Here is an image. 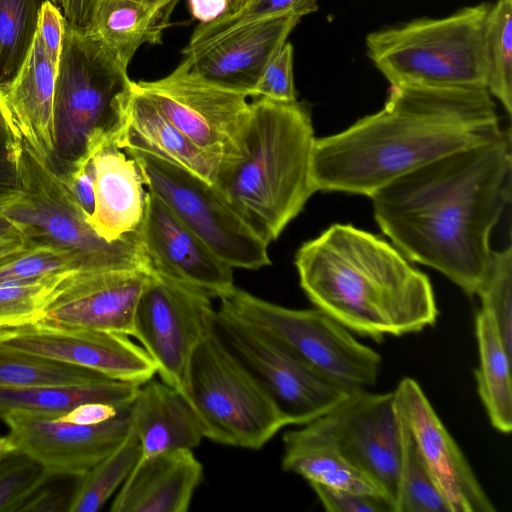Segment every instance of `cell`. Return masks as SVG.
I'll list each match as a JSON object with an SVG mask.
<instances>
[{
  "instance_id": "4fadbf2b",
  "label": "cell",
  "mask_w": 512,
  "mask_h": 512,
  "mask_svg": "<svg viewBox=\"0 0 512 512\" xmlns=\"http://www.w3.org/2000/svg\"><path fill=\"white\" fill-rule=\"evenodd\" d=\"M216 327L271 397L287 425L311 422L355 391L313 371L258 330L219 307Z\"/></svg>"
},
{
  "instance_id": "f35d334b",
  "label": "cell",
  "mask_w": 512,
  "mask_h": 512,
  "mask_svg": "<svg viewBox=\"0 0 512 512\" xmlns=\"http://www.w3.org/2000/svg\"><path fill=\"white\" fill-rule=\"evenodd\" d=\"M59 278L0 284V326L36 319L47 292Z\"/></svg>"
},
{
  "instance_id": "83f0119b",
  "label": "cell",
  "mask_w": 512,
  "mask_h": 512,
  "mask_svg": "<svg viewBox=\"0 0 512 512\" xmlns=\"http://www.w3.org/2000/svg\"><path fill=\"white\" fill-rule=\"evenodd\" d=\"M139 385L106 378L84 384L0 387V419L10 411L65 414L91 402L129 406Z\"/></svg>"
},
{
  "instance_id": "8d00e7d4",
  "label": "cell",
  "mask_w": 512,
  "mask_h": 512,
  "mask_svg": "<svg viewBox=\"0 0 512 512\" xmlns=\"http://www.w3.org/2000/svg\"><path fill=\"white\" fill-rule=\"evenodd\" d=\"M51 478L39 462L14 450L0 462V512L21 511Z\"/></svg>"
},
{
  "instance_id": "11a10c76",
  "label": "cell",
  "mask_w": 512,
  "mask_h": 512,
  "mask_svg": "<svg viewBox=\"0 0 512 512\" xmlns=\"http://www.w3.org/2000/svg\"><path fill=\"white\" fill-rule=\"evenodd\" d=\"M52 2L56 3L58 5L59 0H51ZM59 6V5H58Z\"/></svg>"
},
{
  "instance_id": "c3c4849f",
  "label": "cell",
  "mask_w": 512,
  "mask_h": 512,
  "mask_svg": "<svg viewBox=\"0 0 512 512\" xmlns=\"http://www.w3.org/2000/svg\"><path fill=\"white\" fill-rule=\"evenodd\" d=\"M229 0H189L190 11L200 23L211 22L226 13Z\"/></svg>"
},
{
  "instance_id": "5b68a950",
  "label": "cell",
  "mask_w": 512,
  "mask_h": 512,
  "mask_svg": "<svg viewBox=\"0 0 512 512\" xmlns=\"http://www.w3.org/2000/svg\"><path fill=\"white\" fill-rule=\"evenodd\" d=\"M127 68L85 28L65 21L54 91V145L46 164L62 181L99 148L118 142L133 93Z\"/></svg>"
},
{
  "instance_id": "d4e9b609",
  "label": "cell",
  "mask_w": 512,
  "mask_h": 512,
  "mask_svg": "<svg viewBox=\"0 0 512 512\" xmlns=\"http://www.w3.org/2000/svg\"><path fill=\"white\" fill-rule=\"evenodd\" d=\"M117 145L154 154L211 185L217 182L221 162L198 148L134 84L128 119Z\"/></svg>"
},
{
  "instance_id": "7dc6e473",
  "label": "cell",
  "mask_w": 512,
  "mask_h": 512,
  "mask_svg": "<svg viewBox=\"0 0 512 512\" xmlns=\"http://www.w3.org/2000/svg\"><path fill=\"white\" fill-rule=\"evenodd\" d=\"M44 485L31 496L21 511H55L63 509L64 498L61 496V493L53 489H46Z\"/></svg>"
},
{
  "instance_id": "4316f807",
  "label": "cell",
  "mask_w": 512,
  "mask_h": 512,
  "mask_svg": "<svg viewBox=\"0 0 512 512\" xmlns=\"http://www.w3.org/2000/svg\"><path fill=\"white\" fill-rule=\"evenodd\" d=\"M170 15L134 0H94L85 29L128 67L140 46L161 42Z\"/></svg>"
},
{
  "instance_id": "7402d4cb",
  "label": "cell",
  "mask_w": 512,
  "mask_h": 512,
  "mask_svg": "<svg viewBox=\"0 0 512 512\" xmlns=\"http://www.w3.org/2000/svg\"><path fill=\"white\" fill-rule=\"evenodd\" d=\"M88 163L95 201L88 224L108 242L138 232L148 191L136 161L116 142H110L99 148Z\"/></svg>"
},
{
  "instance_id": "f6af8a7d",
  "label": "cell",
  "mask_w": 512,
  "mask_h": 512,
  "mask_svg": "<svg viewBox=\"0 0 512 512\" xmlns=\"http://www.w3.org/2000/svg\"><path fill=\"white\" fill-rule=\"evenodd\" d=\"M125 407H117L111 404L91 402L82 404L73 410L59 415L65 422L82 425L99 424L117 416Z\"/></svg>"
},
{
  "instance_id": "ffe728a7",
  "label": "cell",
  "mask_w": 512,
  "mask_h": 512,
  "mask_svg": "<svg viewBox=\"0 0 512 512\" xmlns=\"http://www.w3.org/2000/svg\"><path fill=\"white\" fill-rule=\"evenodd\" d=\"M301 18L286 14L246 25L199 53L185 57L208 81L252 96L264 69L287 42Z\"/></svg>"
},
{
  "instance_id": "74e56055",
  "label": "cell",
  "mask_w": 512,
  "mask_h": 512,
  "mask_svg": "<svg viewBox=\"0 0 512 512\" xmlns=\"http://www.w3.org/2000/svg\"><path fill=\"white\" fill-rule=\"evenodd\" d=\"M76 271L70 257L60 251L36 247L0 267V284L40 282Z\"/></svg>"
},
{
  "instance_id": "7bdbcfd3",
  "label": "cell",
  "mask_w": 512,
  "mask_h": 512,
  "mask_svg": "<svg viewBox=\"0 0 512 512\" xmlns=\"http://www.w3.org/2000/svg\"><path fill=\"white\" fill-rule=\"evenodd\" d=\"M65 30V18L61 8L51 0L42 3L37 32L51 56L59 60Z\"/></svg>"
},
{
  "instance_id": "5bb4252c",
  "label": "cell",
  "mask_w": 512,
  "mask_h": 512,
  "mask_svg": "<svg viewBox=\"0 0 512 512\" xmlns=\"http://www.w3.org/2000/svg\"><path fill=\"white\" fill-rule=\"evenodd\" d=\"M130 337L41 319L0 326V346L141 385L157 374L156 366L143 347Z\"/></svg>"
},
{
  "instance_id": "db71d44e",
  "label": "cell",
  "mask_w": 512,
  "mask_h": 512,
  "mask_svg": "<svg viewBox=\"0 0 512 512\" xmlns=\"http://www.w3.org/2000/svg\"><path fill=\"white\" fill-rule=\"evenodd\" d=\"M253 1H255V0H229L228 9H227L226 13H224L223 15L237 13V12L241 11L242 9H244L245 7H247Z\"/></svg>"
},
{
  "instance_id": "44dd1931",
  "label": "cell",
  "mask_w": 512,
  "mask_h": 512,
  "mask_svg": "<svg viewBox=\"0 0 512 512\" xmlns=\"http://www.w3.org/2000/svg\"><path fill=\"white\" fill-rule=\"evenodd\" d=\"M58 63L36 31L19 71L10 82L0 85V107L5 116L45 164L54 145L53 107Z\"/></svg>"
},
{
  "instance_id": "4dcf8cb0",
  "label": "cell",
  "mask_w": 512,
  "mask_h": 512,
  "mask_svg": "<svg viewBox=\"0 0 512 512\" xmlns=\"http://www.w3.org/2000/svg\"><path fill=\"white\" fill-rule=\"evenodd\" d=\"M106 378L87 368L0 346V387L84 384Z\"/></svg>"
},
{
  "instance_id": "b9f144b4",
  "label": "cell",
  "mask_w": 512,
  "mask_h": 512,
  "mask_svg": "<svg viewBox=\"0 0 512 512\" xmlns=\"http://www.w3.org/2000/svg\"><path fill=\"white\" fill-rule=\"evenodd\" d=\"M324 509L328 512H395L386 497L357 493L310 483Z\"/></svg>"
},
{
  "instance_id": "d6a6232c",
  "label": "cell",
  "mask_w": 512,
  "mask_h": 512,
  "mask_svg": "<svg viewBox=\"0 0 512 512\" xmlns=\"http://www.w3.org/2000/svg\"><path fill=\"white\" fill-rule=\"evenodd\" d=\"M486 89L512 114V0L490 5L484 25Z\"/></svg>"
},
{
  "instance_id": "681fc988",
  "label": "cell",
  "mask_w": 512,
  "mask_h": 512,
  "mask_svg": "<svg viewBox=\"0 0 512 512\" xmlns=\"http://www.w3.org/2000/svg\"><path fill=\"white\" fill-rule=\"evenodd\" d=\"M32 248L23 238H11L0 240V267L18 258Z\"/></svg>"
},
{
  "instance_id": "9c48e42d",
  "label": "cell",
  "mask_w": 512,
  "mask_h": 512,
  "mask_svg": "<svg viewBox=\"0 0 512 512\" xmlns=\"http://www.w3.org/2000/svg\"><path fill=\"white\" fill-rule=\"evenodd\" d=\"M187 400L204 438L222 445L258 450L287 426L271 397L217 327L194 353Z\"/></svg>"
},
{
  "instance_id": "ab89813d",
  "label": "cell",
  "mask_w": 512,
  "mask_h": 512,
  "mask_svg": "<svg viewBox=\"0 0 512 512\" xmlns=\"http://www.w3.org/2000/svg\"><path fill=\"white\" fill-rule=\"evenodd\" d=\"M22 140L0 107V206L22 193L20 160Z\"/></svg>"
},
{
  "instance_id": "7c38bea8",
  "label": "cell",
  "mask_w": 512,
  "mask_h": 512,
  "mask_svg": "<svg viewBox=\"0 0 512 512\" xmlns=\"http://www.w3.org/2000/svg\"><path fill=\"white\" fill-rule=\"evenodd\" d=\"M133 84L198 148L219 160L221 166L243 156L250 115L246 95L208 81L186 57L165 77Z\"/></svg>"
},
{
  "instance_id": "8992f818",
  "label": "cell",
  "mask_w": 512,
  "mask_h": 512,
  "mask_svg": "<svg viewBox=\"0 0 512 512\" xmlns=\"http://www.w3.org/2000/svg\"><path fill=\"white\" fill-rule=\"evenodd\" d=\"M490 5L372 32L367 55L391 85L486 89L484 25Z\"/></svg>"
},
{
  "instance_id": "ee69618b",
  "label": "cell",
  "mask_w": 512,
  "mask_h": 512,
  "mask_svg": "<svg viewBox=\"0 0 512 512\" xmlns=\"http://www.w3.org/2000/svg\"><path fill=\"white\" fill-rule=\"evenodd\" d=\"M63 183L88 220L95 207L93 178L89 163L77 169Z\"/></svg>"
},
{
  "instance_id": "603a6c76",
  "label": "cell",
  "mask_w": 512,
  "mask_h": 512,
  "mask_svg": "<svg viewBox=\"0 0 512 512\" xmlns=\"http://www.w3.org/2000/svg\"><path fill=\"white\" fill-rule=\"evenodd\" d=\"M203 477L192 449L141 456L119 491L112 512H186Z\"/></svg>"
},
{
  "instance_id": "e0dca14e",
  "label": "cell",
  "mask_w": 512,
  "mask_h": 512,
  "mask_svg": "<svg viewBox=\"0 0 512 512\" xmlns=\"http://www.w3.org/2000/svg\"><path fill=\"white\" fill-rule=\"evenodd\" d=\"M151 270L71 271L47 292L36 319L132 336L136 305Z\"/></svg>"
},
{
  "instance_id": "8fae6325",
  "label": "cell",
  "mask_w": 512,
  "mask_h": 512,
  "mask_svg": "<svg viewBox=\"0 0 512 512\" xmlns=\"http://www.w3.org/2000/svg\"><path fill=\"white\" fill-rule=\"evenodd\" d=\"M205 291L151 270L132 328L160 379L187 398L194 353L216 328V309Z\"/></svg>"
},
{
  "instance_id": "60d3db41",
  "label": "cell",
  "mask_w": 512,
  "mask_h": 512,
  "mask_svg": "<svg viewBox=\"0 0 512 512\" xmlns=\"http://www.w3.org/2000/svg\"><path fill=\"white\" fill-rule=\"evenodd\" d=\"M252 96L283 103L297 101L293 75V46L290 42H286L266 66Z\"/></svg>"
},
{
  "instance_id": "9a60e30c",
  "label": "cell",
  "mask_w": 512,
  "mask_h": 512,
  "mask_svg": "<svg viewBox=\"0 0 512 512\" xmlns=\"http://www.w3.org/2000/svg\"><path fill=\"white\" fill-rule=\"evenodd\" d=\"M313 421L350 462L378 484L394 505L401 453L394 391L355 390Z\"/></svg>"
},
{
  "instance_id": "e575fe53",
  "label": "cell",
  "mask_w": 512,
  "mask_h": 512,
  "mask_svg": "<svg viewBox=\"0 0 512 512\" xmlns=\"http://www.w3.org/2000/svg\"><path fill=\"white\" fill-rule=\"evenodd\" d=\"M317 1L255 0L237 13L221 15L211 22L197 25L182 53L184 56L195 55L228 33L255 22L286 14L303 17L317 10Z\"/></svg>"
},
{
  "instance_id": "bcb514c9",
  "label": "cell",
  "mask_w": 512,
  "mask_h": 512,
  "mask_svg": "<svg viewBox=\"0 0 512 512\" xmlns=\"http://www.w3.org/2000/svg\"><path fill=\"white\" fill-rule=\"evenodd\" d=\"M94 0H59L65 21L75 27L85 28L89 22Z\"/></svg>"
},
{
  "instance_id": "1f68e13d",
  "label": "cell",
  "mask_w": 512,
  "mask_h": 512,
  "mask_svg": "<svg viewBox=\"0 0 512 512\" xmlns=\"http://www.w3.org/2000/svg\"><path fill=\"white\" fill-rule=\"evenodd\" d=\"M399 418L401 453L395 512H450L400 413Z\"/></svg>"
},
{
  "instance_id": "3957f363",
  "label": "cell",
  "mask_w": 512,
  "mask_h": 512,
  "mask_svg": "<svg viewBox=\"0 0 512 512\" xmlns=\"http://www.w3.org/2000/svg\"><path fill=\"white\" fill-rule=\"evenodd\" d=\"M294 263L316 308L374 341L418 333L437 320L427 275L396 247L351 224H333L303 243Z\"/></svg>"
},
{
  "instance_id": "f5cc1de1",
  "label": "cell",
  "mask_w": 512,
  "mask_h": 512,
  "mask_svg": "<svg viewBox=\"0 0 512 512\" xmlns=\"http://www.w3.org/2000/svg\"><path fill=\"white\" fill-rule=\"evenodd\" d=\"M14 450L16 447L9 435L0 436V462Z\"/></svg>"
},
{
  "instance_id": "484cf974",
  "label": "cell",
  "mask_w": 512,
  "mask_h": 512,
  "mask_svg": "<svg viewBox=\"0 0 512 512\" xmlns=\"http://www.w3.org/2000/svg\"><path fill=\"white\" fill-rule=\"evenodd\" d=\"M282 468L308 483L389 499L378 484L350 462L314 422L283 435ZM390 500V499H389Z\"/></svg>"
},
{
  "instance_id": "6da1fadb",
  "label": "cell",
  "mask_w": 512,
  "mask_h": 512,
  "mask_svg": "<svg viewBox=\"0 0 512 512\" xmlns=\"http://www.w3.org/2000/svg\"><path fill=\"white\" fill-rule=\"evenodd\" d=\"M511 130L382 186L370 198L381 231L409 260L437 270L469 296L490 268V235L512 196Z\"/></svg>"
},
{
  "instance_id": "816d5d0a",
  "label": "cell",
  "mask_w": 512,
  "mask_h": 512,
  "mask_svg": "<svg viewBox=\"0 0 512 512\" xmlns=\"http://www.w3.org/2000/svg\"><path fill=\"white\" fill-rule=\"evenodd\" d=\"M148 7L172 13L178 0H134Z\"/></svg>"
},
{
  "instance_id": "cb8c5ba5",
  "label": "cell",
  "mask_w": 512,
  "mask_h": 512,
  "mask_svg": "<svg viewBox=\"0 0 512 512\" xmlns=\"http://www.w3.org/2000/svg\"><path fill=\"white\" fill-rule=\"evenodd\" d=\"M130 427L143 456L177 449H194L204 438L198 417L187 398L160 380L139 385L130 404Z\"/></svg>"
},
{
  "instance_id": "30bf717a",
  "label": "cell",
  "mask_w": 512,
  "mask_h": 512,
  "mask_svg": "<svg viewBox=\"0 0 512 512\" xmlns=\"http://www.w3.org/2000/svg\"><path fill=\"white\" fill-rule=\"evenodd\" d=\"M138 164L148 191L232 268L271 264L269 243L214 186L154 154L123 149Z\"/></svg>"
},
{
  "instance_id": "277c9868",
  "label": "cell",
  "mask_w": 512,
  "mask_h": 512,
  "mask_svg": "<svg viewBox=\"0 0 512 512\" xmlns=\"http://www.w3.org/2000/svg\"><path fill=\"white\" fill-rule=\"evenodd\" d=\"M308 107L258 98L250 103L243 156L220 168L214 185L269 244L316 192Z\"/></svg>"
},
{
  "instance_id": "f546056e",
  "label": "cell",
  "mask_w": 512,
  "mask_h": 512,
  "mask_svg": "<svg viewBox=\"0 0 512 512\" xmlns=\"http://www.w3.org/2000/svg\"><path fill=\"white\" fill-rule=\"evenodd\" d=\"M141 456L140 441L130 427L126 437L113 451L79 477L80 481L69 498L67 511L100 510L121 487Z\"/></svg>"
},
{
  "instance_id": "52a82bcc",
  "label": "cell",
  "mask_w": 512,
  "mask_h": 512,
  "mask_svg": "<svg viewBox=\"0 0 512 512\" xmlns=\"http://www.w3.org/2000/svg\"><path fill=\"white\" fill-rule=\"evenodd\" d=\"M20 172L22 193L4 205L2 212L29 246L68 255L76 271L151 270L138 232L114 242L101 238L88 224L63 181L23 140Z\"/></svg>"
},
{
  "instance_id": "f1b7e54d",
  "label": "cell",
  "mask_w": 512,
  "mask_h": 512,
  "mask_svg": "<svg viewBox=\"0 0 512 512\" xmlns=\"http://www.w3.org/2000/svg\"><path fill=\"white\" fill-rule=\"evenodd\" d=\"M479 365L477 391L491 425L500 433L512 430L511 353L506 349L491 312L481 307L475 318Z\"/></svg>"
},
{
  "instance_id": "d590c367",
  "label": "cell",
  "mask_w": 512,
  "mask_h": 512,
  "mask_svg": "<svg viewBox=\"0 0 512 512\" xmlns=\"http://www.w3.org/2000/svg\"><path fill=\"white\" fill-rule=\"evenodd\" d=\"M477 296L494 317L506 349L512 352V247L493 251L489 271Z\"/></svg>"
},
{
  "instance_id": "f907efd6",
  "label": "cell",
  "mask_w": 512,
  "mask_h": 512,
  "mask_svg": "<svg viewBox=\"0 0 512 512\" xmlns=\"http://www.w3.org/2000/svg\"><path fill=\"white\" fill-rule=\"evenodd\" d=\"M22 238V235L16 225L9 220L2 212L0 206V240L11 238Z\"/></svg>"
},
{
  "instance_id": "ac0fdd59",
  "label": "cell",
  "mask_w": 512,
  "mask_h": 512,
  "mask_svg": "<svg viewBox=\"0 0 512 512\" xmlns=\"http://www.w3.org/2000/svg\"><path fill=\"white\" fill-rule=\"evenodd\" d=\"M394 393L397 409L450 512H494L496 508L419 383L405 377Z\"/></svg>"
},
{
  "instance_id": "d6986e66",
  "label": "cell",
  "mask_w": 512,
  "mask_h": 512,
  "mask_svg": "<svg viewBox=\"0 0 512 512\" xmlns=\"http://www.w3.org/2000/svg\"><path fill=\"white\" fill-rule=\"evenodd\" d=\"M138 234L152 270L199 288L212 298L234 286L233 268L150 191Z\"/></svg>"
},
{
  "instance_id": "836d02e7",
  "label": "cell",
  "mask_w": 512,
  "mask_h": 512,
  "mask_svg": "<svg viewBox=\"0 0 512 512\" xmlns=\"http://www.w3.org/2000/svg\"><path fill=\"white\" fill-rule=\"evenodd\" d=\"M45 0H0V85L10 82L34 40Z\"/></svg>"
},
{
  "instance_id": "7a4b0ae2",
  "label": "cell",
  "mask_w": 512,
  "mask_h": 512,
  "mask_svg": "<svg viewBox=\"0 0 512 512\" xmlns=\"http://www.w3.org/2000/svg\"><path fill=\"white\" fill-rule=\"evenodd\" d=\"M502 133L487 89L391 85L380 111L315 139L312 182L316 191L370 197L416 168Z\"/></svg>"
},
{
  "instance_id": "2e32d148",
  "label": "cell",
  "mask_w": 512,
  "mask_h": 512,
  "mask_svg": "<svg viewBox=\"0 0 512 512\" xmlns=\"http://www.w3.org/2000/svg\"><path fill=\"white\" fill-rule=\"evenodd\" d=\"M16 450L39 462L52 477H81L113 451L130 431V405L114 418L74 424L59 414L10 411L1 417Z\"/></svg>"
},
{
  "instance_id": "ba28073f",
  "label": "cell",
  "mask_w": 512,
  "mask_h": 512,
  "mask_svg": "<svg viewBox=\"0 0 512 512\" xmlns=\"http://www.w3.org/2000/svg\"><path fill=\"white\" fill-rule=\"evenodd\" d=\"M218 299L219 308L249 324L320 375L351 390L376 384L381 356L322 310L287 308L235 285Z\"/></svg>"
}]
</instances>
